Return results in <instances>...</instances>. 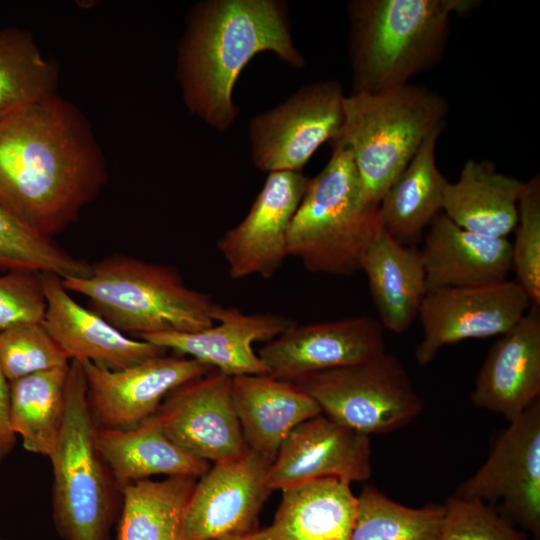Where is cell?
I'll return each mask as SVG.
<instances>
[{
  "label": "cell",
  "instance_id": "obj_1",
  "mask_svg": "<svg viewBox=\"0 0 540 540\" xmlns=\"http://www.w3.org/2000/svg\"><path fill=\"white\" fill-rule=\"evenodd\" d=\"M107 181L91 123L58 93L0 116V201L38 234L77 222Z\"/></svg>",
  "mask_w": 540,
  "mask_h": 540
},
{
  "label": "cell",
  "instance_id": "obj_2",
  "mask_svg": "<svg viewBox=\"0 0 540 540\" xmlns=\"http://www.w3.org/2000/svg\"><path fill=\"white\" fill-rule=\"evenodd\" d=\"M274 52L295 68L304 59L294 47L283 5L272 0H211L191 12L178 49V78L188 109L217 130L237 115L235 82L258 53Z\"/></svg>",
  "mask_w": 540,
  "mask_h": 540
},
{
  "label": "cell",
  "instance_id": "obj_3",
  "mask_svg": "<svg viewBox=\"0 0 540 540\" xmlns=\"http://www.w3.org/2000/svg\"><path fill=\"white\" fill-rule=\"evenodd\" d=\"M448 111L438 92L410 82L344 97L343 123L331 144L350 153L364 207H379L426 139L443 130Z\"/></svg>",
  "mask_w": 540,
  "mask_h": 540
},
{
  "label": "cell",
  "instance_id": "obj_4",
  "mask_svg": "<svg viewBox=\"0 0 540 540\" xmlns=\"http://www.w3.org/2000/svg\"><path fill=\"white\" fill-rule=\"evenodd\" d=\"M471 0H353L348 4L351 93H374L410 82L442 57L452 13Z\"/></svg>",
  "mask_w": 540,
  "mask_h": 540
},
{
  "label": "cell",
  "instance_id": "obj_5",
  "mask_svg": "<svg viewBox=\"0 0 540 540\" xmlns=\"http://www.w3.org/2000/svg\"><path fill=\"white\" fill-rule=\"evenodd\" d=\"M61 281L125 335L195 332L215 323L213 297L189 287L170 265L114 253L92 263L89 276Z\"/></svg>",
  "mask_w": 540,
  "mask_h": 540
},
{
  "label": "cell",
  "instance_id": "obj_6",
  "mask_svg": "<svg viewBox=\"0 0 540 540\" xmlns=\"http://www.w3.org/2000/svg\"><path fill=\"white\" fill-rule=\"evenodd\" d=\"M80 362L72 360L65 387V408L49 456L53 471L52 519L63 540H110L119 518L120 491L97 442Z\"/></svg>",
  "mask_w": 540,
  "mask_h": 540
},
{
  "label": "cell",
  "instance_id": "obj_7",
  "mask_svg": "<svg viewBox=\"0 0 540 540\" xmlns=\"http://www.w3.org/2000/svg\"><path fill=\"white\" fill-rule=\"evenodd\" d=\"M325 167L309 179L290 222L288 256L315 274L350 276L383 232L379 207L360 201L358 174L350 153L332 147Z\"/></svg>",
  "mask_w": 540,
  "mask_h": 540
},
{
  "label": "cell",
  "instance_id": "obj_8",
  "mask_svg": "<svg viewBox=\"0 0 540 540\" xmlns=\"http://www.w3.org/2000/svg\"><path fill=\"white\" fill-rule=\"evenodd\" d=\"M291 382L304 389L324 415L369 437L407 426L424 408L404 365L387 352Z\"/></svg>",
  "mask_w": 540,
  "mask_h": 540
},
{
  "label": "cell",
  "instance_id": "obj_9",
  "mask_svg": "<svg viewBox=\"0 0 540 540\" xmlns=\"http://www.w3.org/2000/svg\"><path fill=\"white\" fill-rule=\"evenodd\" d=\"M481 500L540 538V398L509 421L484 464L454 494Z\"/></svg>",
  "mask_w": 540,
  "mask_h": 540
},
{
  "label": "cell",
  "instance_id": "obj_10",
  "mask_svg": "<svg viewBox=\"0 0 540 540\" xmlns=\"http://www.w3.org/2000/svg\"><path fill=\"white\" fill-rule=\"evenodd\" d=\"M344 97L336 81L309 84L255 116L249 127L255 166L268 173L301 172L314 152L338 135Z\"/></svg>",
  "mask_w": 540,
  "mask_h": 540
},
{
  "label": "cell",
  "instance_id": "obj_11",
  "mask_svg": "<svg viewBox=\"0 0 540 540\" xmlns=\"http://www.w3.org/2000/svg\"><path fill=\"white\" fill-rule=\"evenodd\" d=\"M531 307L515 280L428 292L420 311L422 338L415 348L420 366L431 363L447 345L501 336Z\"/></svg>",
  "mask_w": 540,
  "mask_h": 540
},
{
  "label": "cell",
  "instance_id": "obj_12",
  "mask_svg": "<svg viewBox=\"0 0 540 540\" xmlns=\"http://www.w3.org/2000/svg\"><path fill=\"white\" fill-rule=\"evenodd\" d=\"M232 377L217 370L172 390L153 417L177 446L206 462L244 456L249 448L236 415Z\"/></svg>",
  "mask_w": 540,
  "mask_h": 540
},
{
  "label": "cell",
  "instance_id": "obj_13",
  "mask_svg": "<svg viewBox=\"0 0 540 540\" xmlns=\"http://www.w3.org/2000/svg\"><path fill=\"white\" fill-rule=\"evenodd\" d=\"M272 459L249 450L216 463L197 479L184 518L185 540H221L258 528L261 509L272 490Z\"/></svg>",
  "mask_w": 540,
  "mask_h": 540
},
{
  "label": "cell",
  "instance_id": "obj_14",
  "mask_svg": "<svg viewBox=\"0 0 540 540\" xmlns=\"http://www.w3.org/2000/svg\"><path fill=\"white\" fill-rule=\"evenodd\" d=\"M98 428L132 427L152 416L175 388L213 370L188 356L159 355L122 369L81 363Z\"/></svg>",
  "mask_w": 540,
  "mask_h": 540
},
{
  "label": "cell",
  "instance_id": "obj_15",
  "mask_svg": "<svg viewBox=\"0 0 540 540\" xmlns=\"http://www.w3.org/2000/svg\"><path fill=\"white\" fill-rule=\"evenodd\" d=\"M309 179L295 171L268 174L247 216L217 242L231 279H270L280 269L288 257L287 231Z\"/></svg>",
  "mask_w": 540,
  "mask_h": 540
},
{
  "label": "cell",
  "instance_id": "obj_16",
  "mask_svg": "<svg viewBox=\"0 0 540 540\" xmlns=\"http://www.w3.org/2000/svg\"><path fill=\"white\" fill-rule=\"evenodd\" d=\"M383 327L369 316L291 325L257 354L268 374L288 381L371 360L386 352Z\"/></svg>",
  "mask_w": 540,
  "mask_h": 540
},
{
  "label": "cell",
  "instance_id": "obj_17",
  "mask_svg": "<svg viewBox=\"0 0 540 540\" xmlns=\"http://www.w3.org/2000/svg\"><path fill=\"white\" fill-rule=\"evenodd\" d=\"M371 474L369 436L321 413L286 437L271 463L267 481L273 492L321 478L352 484L369 479Z\"/></svg>",
  "mask_w": 540,
  "mask_h": 540
},
{
  "label": "cell",
  "instance_id": "obj_18",
  "mask_svg": "<svg viewBox=\"0 0 540 540\" xmlns=\"http://www.w3.org/2000/svg\"><path fill=\"white\" fill-rule=\"evenodd\" d=\"M215 323L195 332H162L138 337L211 366L229 377L268 374L253 349L258 341L269 342L294 322L279 314H247L237 307L217 305Z\"/></svg>",
  "mask_w": 540,
  "mask_h": 540
},
{
  "label": "cell",
  "instance_id": "obj_19",
  "mask_svg": "<svg viewBox=\"0 0 540 540\" xmlns=\"http://www.w3.org/2000/svg\"><path fill=\"white\" fill-rule=\"evenodd\" d=\"M46 310L43 325L70 361H89L122 369L167 351L142 339H133L101 316L80 305L61 278L43 273Z\"/></svg>",
  "mask_w": 540,
  "mask_h": 540
},
{
  "label": "cell",
  "instance_id": "obj_20",
  "mask_svg": "<svg viewBox=\"0 0 540 540\" xmlns=\"http://www.w3.org/2000/svg\"><path fill=\"white\" fill-rule=\"evenodd\" d=\"M540 398V308L531 306L490 347L471 402L511 421Z\"/></svg>",
  "mask_w": 540,
  "mask_h": 540
},
{
  "label": "cell",
  "instance_id": "obj_21",
  "mask_svg": "<svg viewBox=\"0 0 540 540\" xmlns=\"http://www.w3.org/2000/svg\"><path fill=\"white\" fill-rule=\"evenodd\" d=\"M422 240L427 293L504 281L511 271L508 238L468 231L443 212L434 218Z\"/></svg>",
  "mask_w": 540,
  "mask_h": 540
},
{
  "label": "cell",
  "instance_id": "obj_22",
  "mask_svg": "<svg viewBox=\"0 0 540 540\" xmlns=\"http://www.w3.org/2000/svg\"><path fill=\"white\" fill-rule=\"evenodd\" d=\"M231 393L249 450L272 460L295 427L322 413L299 385L269 374L232 377Z\"/></svg>",
  "mask_w": 540,
  "mask_h": 540
},
{
  "label": "cell",
  "instance_id": "obj_23",
  "mask_svg": "<svg viewBox=\"0 0 540 540\" xmlns=\"http://www.w3.org/2000/svg\"><path fill=\"white\" fill-rule=\"evenodd\" d=\"M97 442L118 490L155 475L198 479L210 468L172 442L153 415L132 427L98 428Z\"/></svg>",
  "mask_w": 540,
  "mask_h": 540
},
{
  "label": "cell",
  "instance_id": "obj_24",
  "mask_svg": "<svg viewBox=\"0 0 540 540\" xmlns=\"http://www.w3.org/2000/svg\"><path fill=\"white\" fill-rule=\"evenodd\" d=\"M350 486L321 478L282 489L268 526L274 540H349L358 513V496Z\"/></svg>",
  "mask_w": 540,
  "mask_h": 540
},
{
  "label": "cell",
  "instance_id": "obj_25",
  "mask_svg": "<svg viewBox=\"0 0 540 540\" xmlns=\"http://www.w3.org/2000/svg\"><path fill=\"white\" fill-rule=\"evenodd\" d=\"M524 181L497 170L490 160L470 159L456 182H448L443 213L468 231L508 238L517 224V204Z\"/></svg>",
  "mask_w": 540,
  "mask_h": 540
},
{
  "label": "cell",
  "instance_id": "obj_26",
  "mask_svg": "<svg viewBox=\"0 0 540 540\" xmlns=\"http://www.w3.org/2000/svg\"><path fill=\"white\" fill-rule=\"evenodd\" d=\"M383 328L400 334L418 317L427 295L420 250L384 230L366 254L362 270Z\"/></svg>",
  "mask_w": 540,
  "mask_h": 540
},
{
  "label": "cell",
  "instance_id": "obj_27",
  "mask_svg": "<svg viewBox=\"0 0 540 540\" xmlns=\"http://www.w3.org/2000/svg\"><path fill=\"white\" fill-rule=\"evenodd\" d=\"M442 131L426 139L379 204L383 230L406 245L421 241L434 218L443 212L449 181L436 164V144Z\"/></svg>",
  "mask_w": 540,
  "mask_h": 540
},
{
  "label": "cell",
  "instance_id": "obj_28",
  "mask_svg": "<svg viewBox=\"0 0 540 540\" xmlns=\"http://www.w3.org/2000/svg\"><path fill=\"white\" fill-rule=\"evenodd\" d=\"M196 481L174 476L121 488L118 540H185V511Z\"/></svg>",
  "mask_w": 540,
  "mask_h": 540
},
{
  "label": "cell",
  "instance_id": "obj_29",
  "mask_svg": "<svg viewBox=\"0 0 540 540\" xmlns=\"http://www.w3.org/2000/svg\"><path fill=\"white\" fill-rule=\"evenodd\" d=\"M68 370L69 365L10 382L12 427L30 453L49 458L54 449L64 415Z\"/></svg>",
  "mask_w": 540,
  "mask_h": 540
},
{
  "label": "cell",
  "instance_id": "obj_30",
  "mask_svg": "<svg viewBox=\"0 0 540 540\" xmlns=\"http://www.w3.org/2000/svg\"><path fill=\"white\" fill-rule=\"evenodd\" d=\"M58 83V67L43 56L28 30H0V113L56 94Z\"/></svg>",
  "mask_w": 540,
  "mask_h": 540
},
{
  "label": "cell",
  "instance_id": "obj_31",
  "mask_svg": "<svg viewBox=\"0 0 540 540\" xmlns=\"http://www.w3.org/2000/svg\"><path fill=\"white\" fill-rule=\"evenodd\" d=\"M443 518V504L408 507L365 485L349 540H439Z\"/></svg>",
  "mask_w": 540,
  "mask_h": 540
},
{
  "label": "cell",
  "instance_id": "obj_32",
  "mask_svg": "<svg viewBox=\"0 0 540 540\" xmlns=\"http://www.w3.org/2000/svg\"><path fill=\"white\" fill-rule=\"evenodd\" d=\"M0 270L79 278L91 274V264L32 230L0 201Z\"/></svg>",
  "mask_w": 540,
  "mask_h": 540
},
{
  "label": "cell",
  "instance_id": "obj_33",
  "mask_svg": "<svg viewBox=\"0 0 540 540\" xmlns=\"http://www.w3.org/2000/svg\"><path fill=\"white\" fill-rule=\"evenodd\" d=\"M69 363L42 322L19 323L0 331V370L9 382Z\"/></svg>",
  "mask_w": 540,
  "mask_h": 540
},
{
  "label": "cell",
  "instance_id": "obj_34",
  "mask_svg": "<svg viewBox=\"0 0 540 540\" xmlns=\"http://www.w3.org/2000/svg\"><path fill=\"white\" fill-rule=\"evenodd\" d=\"M515 239L511 243V270L516 282L540 308V176L524 181L517 204Z\"/></svg>",
  "mask_w": 540,
  "mask_h": 540
},
{
  "label": "cell",
  "instance_id": "obj_35",
  "mask_svg": "<svg viewBox=\"0 0 540 540\" xmlns=\"http://www.w3.org/2000/svg\"><path fill=\"white\" fill-rule=\"evenodd\" d=\"M439 540H527L523 530L481 500L450 496Z\"/></svg>",
  "mask_w": 540,
  "mask_h": 540
},
{
  "label": "cell",
  "instance_id": "obj_36",
  "mask_svg": "<svg viewBox=\"0 0 540 540\" xmlns=\"http://www.w3.org/2000/svg\"><path fill=\"white\" fill-rule=\"evenodd\" d=\"M42 275L27 270L0 275V331L19 323L43 321L46 298Z\"/></svg>",
  "mask_w": 540,
  "mask_h": 540
},
{
  "label": "cell",
  "instance_id": "obj_37",
  "mask_svg": "<svg viewBox=\"0 0 540 540\" xmlns=\"http://www.w3.org/2000/svg\"><path fill=\"white\" fill-rule=\"evenodd\" d=\"M17 435L13 430L10 411V382L0 370V461L15 448Z\"/></svg>",
  "mask_w": 540,
  "mask_h": 540
},
{
  "label": "cell",
  "instance_id": "obj_38",
  "mask_svg": "<svg viewBox=\"0 0 540 540\" xmlns=\"http://www.w3.org/2000/svg\"><path fill=\"white\" fill-rule=\"evenodd\" d=\"M221 540H274L269 528H257L251 532Z\"/></svg>",
  "mask_w": 540,
  "mask_h": 540
},
{
  "label": "cell",
  "instance_id": "obj_39",
  "mask_svg": "<svg viewBox=\"0 0 540 540\" xmlns=\"http://www.w3.org/2000/svg\"><path fill=\"white\" fill-rule=\"evenodd\" d=\"M0 540H10V539H6V538H2V537H0Z\"/></svg>",
  "mask_w": 540,
  "mask_h": 540
},
{
  "label": "cell",
  "instance_id": "obj_40",
  "mask_svg": "<svg viewBox=\"0 0 540 540\" xmlns=\"http://www.w3.org/2000/svg\"><path fill=\"white\" fill-rule=\"evenodd\" d=\"M5 113H7V112H4V113H0V116L4 115Z\"/></svg>",
  "mask_w": 540,
  "mask_h": 540
}]
</instances>
